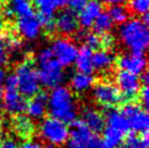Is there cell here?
<instances>
[{
	"label": "cell",
	"instance_id": "obj_1",
	"mask_svg": "<svg viewBox=\"0 0 149 148\" xmlns=\"http://www.w3.org/2000/svg\"><path fill=\"white\" fill-rule=\"evenodd\" d=\"M47 110L52 118L64 123H73L77 117V103L70 88L59 85L47 96Z\"/></svg>",
	"mask_w": 149,
	"mask_h": 148
},
{
	"label": "cell",
	"instance_id": "obj_2",
	"mask_svg": "<svg viewBox=\"0 0 149 148\" xmlns=\"http://www.w3.org/2000/svg\"><path fill=\"white\" fill-rule=\"evenodd\" d=\"M148 24L141 19H128L119 29L121 44L132 54H144L149 44Z\"/></svg>",
	"mask_w": 149,
	"mask_h": 148
},
{
	"label": "cell",
	"instance_id": "obj_3",
	"mask_svg": "<svg viewBox=\"0 0 149 148\" xmlns=\"http://www.w3.org/2000/svg\"><path fill=\"white\" fill-rule=\"evenodd\" d=\"M36 60L39 66L37 72L40 85L47 88H54L62 85L65 80V72L62 66L54 60L49 47L39 50L36 54Z\"/></svg>",
	"mask_w": 149,
	"mask_h": 148
},
{
	"label": "cell",
	"instance_id": "obj_4",
	"mask_svg": "<svg viewBox=\"0 0 149 148\" xmlns=\"http://www.w3.org/2000/svg\"><path fill=\"white\" fill-rule=\"evenodd\" d=\"M127 120L122 110L110 108L104 117V140L111 148L119 147L123 140L125 134L128 132Z\"/></svg>",
	"mask_w": 149,
	"mask_h": 148
},
{
	"label": "cell",
	"instance_id": "obj_5",
	"mask_svg": "<svg viewBox=\"0 0 149 148\" xmlns=\"http://www.w3.org/2000/svg\"><path fill=\"white\" fill-rule=\"evenodd\" d=\"M17 78V89L25 98H32L39 94L40 81L36 68L29 61L20 63L14 72Z\"/></svg>",
	"mask_w": 149,
	"mask_h": 148
},
{
	"label": "cell",
	"instance_id": "obj_6",
	"mask_svg": "<svg viewBox=\"0 0 149 148\" xmlns=\"http://www.w3.org/2000/svg\"><path fill=\"white\" fill-rule=\"evenodd\" d=\"M1 100L4 111L11 115H20L26 109L27 101L17 89V78L14 74L6 76L3 84V95Z\"/></svg>",
	"mask_w": 149,
	"mask_h": 148
},
{
	"label": "cell",
	"instance_id": "obj_7",
	"mask_svg": "<svg viewBox=\"0 0 149 148\" xmlns=\"http://www.w3.org/2000/svg\"><path fill=\"white\" fill-rule=\"evenodd\" d=\"M68 124L54 118L44 119L39 124V135L48 145L60 146L66 143L69 137Z\"/></svg>",
	"mask_w": 149,
	"mask_h": 148
},
{
	"label": "cell",
	"instance_id": "obj_8",
	"mask_svg": "<svg viewBox=\"0 0 149 148\" xmlns=\"http://www.w3.org/2000/svg\"><path fill=\"white\" fill-rule=\"evenodd\" d=\"M49 48L51 49L54 60L62 68H68L74 64L79 50L74 41L65 37H58L52 40Z\"/></svg>",
	"mask_w": 149,
	"mask_h": 148
},
{
	"label": "cell",
	"instance_id": "obj_9",
	"mask_svg": "<svg viewBox=\"0 0 149 148\" xmlns=\"http://www.w3.org/2000/svg\"><path fill=\"white\" fill-rule=\"evenodd\" d=\"M93 88V98L96 103L107 108H112L122 101V95L114 83L102 81L95 84Z\"/></svg>",
	"mask_w": 149,
	"mask_h": 148
},
{
	"label": "cell",
	"instance_id": "obj_10",
	"mask_svg": "<svg viewBox=\"0 0 149 148\" xmlns=\"http://www.w3.org/2000/svg\"><path fill=\"white\" fill-rule=\"evenodd\" d=\"M127 120L128 128L135 133H147L149 125V118L146 109L136 103H127L121 109Z\"/></svg>",
	"mask_w": 149,
	"mask_h": 148
},
{
	"label": "cell",
	"instance_id": "obj_11",
	"mask_svg": "<svg viewBox=\"0 0 149 148\" xmlns=\"http://www.w3.org/2000/svg\"><path fill=\"white\" fill-rule=\"evenodd\" d=\"M95 136V134L85 126L82 121H74L69 131V137L65 143L66 147L88 148Z\"/></svg>",
	"mask_w": 149,
	"mask_h": 148
},
{
	"label": "cell",
	"instance_id": "obj_12",
	"mask_svg": "<svg viewBox=\"0 0 149 148\" xmlns=\"http://www.w3.org/2000/svg\"><path fill=\"white\" fill-rule=\"evenodd\" d=\"M116 87L119 88L122 97L126 99L135 98L139 94L143 82L138 75L128 73L125 71H119L116 75Z\"/></svg>",
	"mask_w": 149,
	"mask_h": 148
},
{
	"label": "cell",
	"instance_id": "obj_13",
	"mask_svg": "<svg viewBox=\"0 0 149 148\" xmlns=\"http://www.w3.org/2000/svg\"><path fill=\"white\" fill-rule=\"evenodd\" d=\"M42 24L36 15L31 14L27 17H17L15 29L17 34L26 40H36L42 32Z\"/></svg>",
	"mask_w": 149,
	"mask_h": 148
},
{
	"label": "cell",
	"instance_id": "obj_14",
	"mask_svg": "<svg viewBox=\"0 0 149 148\" xmlns=\"http://www.w3.org/2000/svg\"><path fill=\"white\" fill-rule=\"evenodd\" d=\"M118 66L121 71L141 75L147 69V59L141 54H125L118 59Z\"/></svg>",
	"mask_w": 149,
	"mask_h": 148
},
{
	"label": "cell",
	"instance_id": "obj_15",
	"mask_svg": "<svg viewBox=\"0 0 149 148\" xmlns=\"http://www.w3.org/2000/svg\"><path fill=\"white\" fill-rule=\"evenodd\" d=\"M54 29L64 36L74 35L79 29V21L75 12L71 10H64L54 17Z\"/></svg>",
	"mask_w": 149,
	"mask_h": 148
},
{
	"label": "cell",
	"instance_id": "obj_16",
	"mask_svg": "<svg viewBox=\"0 0 149 148\" xmlns=\"http://www.w3.org/2000/svg\"><path fill=\"white\" fill-rule=\"evenodd\" d=\"M35 7L37 9L38 15L40 23L49 31L54 29V17L57 7L52 0H35Z\"/></svg>",
	"mask_w": 149,
	"mask_h": 148
},
{
	"label": "cell",
	"instance_id": "obj_17",
	"mask_svg": "<svg viewBox=\"0 0 149 148\" xmlns=\"http://www.w3.org/2000/svg\"><path fill=\"white\" fill-rule=\"evenodd\" d=\"M102 12V6L98 0H89L87 4L79 12V25L84 29L91 27L95 20Z\"/></svg>",
	"mask_w": 149,
	"mask_h": 148
},
{
	"label": "cell",
	"instance_id": "obj_18",
	"mask_svg": "<svg viewBox=\"0 0 149 148\" xmlns=\"http://www.w3.org/2000/svg\"><path fill=\"white\" fill-rule=\"evenodd\" d=\"M82 122L94 134L99 133L104 128V117L95 108H85L82 113Z\"/></svg>",
	"mask_w": 149,
	"mask_h": 148
},
{
	"label": "cell",
	"instance_id": "obj_19",
	"mask_svg": "<svg viewBox=\"0 0 149 148\" xmlns=\"http://www.w3.org/2000/svg\"><path fill=\"white\" fill-rule=\"evenodd\" d=\"M25 111L27 112V117L31 119H42L47 112V96L44 94H37L32 97L31 101L26 105Z\"/></svg>",
	"mask_w": 149,
	"mask_h": 148
},
{
	"label": "cell",
	"instance_id": "obj_20",
	"mask_svg": "<svg viewBox=\"0 0 149 148\" xmlns=\"http://www.w3.org/2000/svg\"><path fill=\"white\" fill-rule=\"evenodd\" d=\"M114 56L107 49H100L93 52V69L98 72L109 71L114 64Z\"/></svg>",
	"mask_w": 149,
	"mask_h": 148
},
{
	"label": "cell",
	"instance_id": "obj_21",
	"mask_svg": "<svg viewBox=\"0 0 149 148\" xmlns=\"http://www.w3.org/2000/svg\"><path fill=\"white\" fill-rule=\"evenodd\" d=\"M95 78L91 75V73H84V72H76L72 75L70 81L71 88L77 94L86 93L91 87L94 86Z\"/></svg>",
	"mask_w": 149,
	"mask_h": 148
},
{
	"label": "cell",
	"instance_id": "obj_22",
	"mask_svg": "<svg viewBox=\"0 0 149 148\" xmlns=\"http://www.w3.org/2000/svg\"><path fill=\"white\" fill-rule=\"evenodd\" d=\"M6 14L14 15L17 17H27L33 13V3L31 0H9L8 7L6 9Z\"/></svg>",
	"mask_w": 149,
	"mask_h": 148
},
{
	"label": "cell",
	"instance_id": "obj_23",
	"mask_svg": "<svg viewBox=\"0 0 149 148\" xmlns=\"http://www.w3.org/2000/svg\"><path fill=\"white\" fill-rule=\"evenodd\" d=\"M74 64L79 72L84 73H91L93 69V49L88 48L87 46H82L77 50V54L75 58Z\"/></svg>",
	"mask_w": 149,
	"mask_h": 148
},
{
	"label": "cell",
	"instance_id": "obj_24",
	"mask_svg": "<svg viewBox=\"0 0 149 148\" xmlns=\"http://www.w3.org/2000/svg\"><path fill=\"white\" fill-rule=\"evenodd\" d=\"M14 130L17 131L19 135L27 137L34 131V124L32 122V119L26 115H17V118L14 120Z\"/></svg>",
	"mask_w": 149,
	"mask_h": 148
},
{
	"label": "cell",
	"instance_id": "obj_25",
	"mask_svg": "<svg viewBox=\"0 0 149 148\" xmlns=\"http://www.w3.org/2000/svg\"><path fill=\"white\" fill-rule=\"evenodd\" d=\"M93 27H94V31H95L96 34L104 35V34L110 33V31L113 27V22H112V20L110 19L107 12H101L95 20Z\"/></svg>",
	"mask_w": 149,
	"mask_h": 148
},
{
	"label": "cell",
	"instance_id": "obj_26",
	"mask_svg": "<svg viewBox=\"0 0 149 148\" xmlns=\"http://www.w3.org/2000/svg\"><path fill=\"white\" fill-rule=\"evenodd\" d=\"M108 14L110 19L112 20L113 24H122L128 20L130 17V12L126 7L123 4H114V6H110V9L108 11Z\"/></svg>",
	"mask_w": 149,
	"mask_h": 148
},
{
	"label": "cell",
	"instance_id": "obj_27",
	"mask_svg": "<svg viewBox=\"0 0 149 148\" xmlns=\"http://www.w3.org/2000/svg\"><path fill=\"white\" fill-rule=\"evenodd\" d=\"M123 148H148V136L147 133L139 134L133 133L126 137L124 140Z\"/></svg>",
	"mask_w": 149,
	"mask_h": 148
},
{
	"label": "cell",
	"instance_id": "obj_28",
	"mask_svg": "<svg viewBox=\"0 0 149 148\" xmlns=\"http://www.w3.org/2000/svg\"><path fill=\"white\" fill-rule=\"evenodd\" d=\"M149 0H130L128 1V9L132 13L143 17L148 13Z\"/></svg>",
	"mask_w": 149,
	"mask_h": 148
},
{
	"label": "cell",
	"instance_id": "obj_29",
	"mask_svg": "<svg viewBox=\"0 0 149 148\" xmlns=\"http://www.w3.org/2000/svg\"><path fill=\"white\" fill-rule=\"evenodd\" d=\"M81 39L84 41L85 46H87L91 49H98L101 46L100 36L96 33H86L83 36H81Z\"/></svg>",
	"mask_w": 149,
	"mask_h": 148
},
{
	"label": "cell",
	"instance_id": "obj_30",
	"mask_svg": "<svg viewBox=\"0 0 149 148\" xmlns=\"http://www.w3.org/2000/svg\"><path fill=\"white\" fill-rule=\"evenodd\" d=\"M6 46L8 48L9 52L12 51V52H17L20 51L22 48V44L20 43L19 39L14 38V37H11V38H8V40L6 43Z\"/></svg>",
	"mask_w": 149,
	"mask_h": 148
},
{
	"label": "cell",
	"instance_id": "obj_31",
	"mask_svg": "<svg viewBox=\"0 0 149 148\" xmlns=\"http://www.w3.org/2000/svg\"><path fill=\"white\" fill-rule=\"evenodd\" d=\"M9 60V50L4 41L0 40V66H4Z\"/></svg>",
	"mask_w": 149,
	"mask_h": 148
},
{
	"label": "cell",
	"instance_id": "obj_32",
	"mask_svg": "<svg viewBox=\"0 0 149 148\" xmlns=\"http://www.w3.org/2000/svg\"><path fill=\"white\" fill-rule=\"evenodd\" d=\"M89 0H70L69 6L71 8V11L73 12H79L87 4Z\"/></svg>",
	"mask_w": 149,
	"mask_h": 148
},
{
	"label": "cell",
	"instance_id": "obj_33",
	"mask_svg": "<svg viewBox=\"0 0 149 148\" xmlns=\"http://www.w3.org/2000/svg\"><path fill=\"white\" fill-rule=\"evenodd\" d=\"M141 95V101L143 103L144 105V107L147 108L149 105V91H148V85H144V86H141V91H139V94Z\"/></svg>",
	"mask_w": 149,
	"mask_h": 148
},
{
	"label": "cell",
	"instance_id": "obj_34",
	"mask_svg": "<svg viewBox=\"0 0 149 148\" xmlns=\"http://www.w3.org/2000/svg\"><path fill=\"white\" fill-rule=\"evenodd\" d=\"M100 41H101V46H104L106 48L107 47H111L113 45V43H114V37L112 36L110 33L104 34L100 37Z\"/></svg>",
	"mask_w": 149,
	"mask_h": 148
},
{
	"label": "cell",
	"instance_id": "obj_35",
	"mask_svg": "<svg viewBox=\"0 0 149 148\" xmlns=\"http://www.w3.org/2000/svg\"><path fill=\"white\" fill-rule=\"evenodd\" d=\"M17 148H42V145L38 140H26L20 146H17Z\"/></svg>",
	"mask_w": 149,
	"mask_h": 148
},
{
	"label": "cell",
	"instance_id": "obj_36",
	"mask_svg": "<svg viewBox=\"0 0 149 148\" xmlns=\"http://www.w3.org/2000/svg\"><path fill=\"white\" fill-rule=\"evenodd\" d=\"M88 148H111L108 144H106V142L104 140H100L97 136H95V138L93 140L91 146Z\"/></svg>",
	"mask_w": 149,
	"mask_h": 148
},
{
	"label": "cell",
	"instance_id": "obj_37",
	"mask_svg": "<svg viewBox=\"0 0 149 148\" xmlns=\"http://www.w3.org/2000/svg\"><path fill=\"white\" fill-rule=\"evenodd\" d=\"M0 148H17V144L15 140L11 138L0 140Z\"/></svg>",
	"mask_w": 149,
	"mask_h": 148
},
{
	"label": "cell",
	"instance_id": "obj_38",
	"mask_svg": "<svg viewBox=\"0 0 149 148\" xmlns=\"http://www.w3.org/2000/svg\"><path fill=\"white\" fill-rule=\"evenodd\" d=\"M6 71L2 69V66H0V101L2 99V95H3V84H4V80H6Z\"/></svg>",
	"mask_w": 149,
	"mask_h": 148
},
{
	"label": "cell",
	"instance_id": "obj_39",
	"mask_svg": "<svg viewBox=\"0 0 149 148\" xmlns=\"http://www.w3.org/2000/svg\"><path fill=\"white\" fill-rule=\"evenodd\" d=\"M100 3L107 4V6H114V4H122L126 0H98Z\"/></svg>",
	"mask_w": 149,
	"mask_h": 148
},
{
	"label": "cell",
	"instance_id": "obj_40",
	"mask_svg": "<svg viewBox=\"0 0 149 148\" xmlns=\"http://www.w3.org/2000/svg\"><path fill=\"white\" fill-rule=\"evenodd\" d=\"M52 1H54V3L56 4L57 9L58 8H64V7L68 6L69 2H70V0H52Z\"/></svg>",
	"mask_w": 149,
	"mask_h": 148
},
{
	"label": "cell",
	"instance_id": "obj_41",
	"mask_svg": "<svg viewBox=\"0 0 149 148\" xmlns=\"http://www.w3.org/2000/svg\"><path fill=\"white\" fill-rule=\"evenodd\" d=\"M4 27H6V24H4V21H3V19H2V17H0V36H1V34L3 33Z\"/></svg>",
	"mask_w": 149,
	"mask_h": 148
},
{
	"label": "cell",
	"instance_id": "obj_42",
	"mask_svg": "<svg viewBox=\"0 0 149 148\" xmlns=\"http://www.w3.org/2000/svg\"><path fill=\"white\" fill-rule=\"evenodd\" d=\"M42 148H57V146H54V145H47V146H45V147Z\"/></svg>",
	"mask_w": 149,
	"mask_h": 148
}]
</instances>
